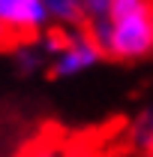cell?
<instances>
[{"instance_id": "6da1fadb", "label": "cell", "mask_w": 153, "mask_h": 157, "mask_svg": "<svg viewBox=\"0 0 153 157\" xmlns=\"http://www.w3.org/2000/svg\"><path fill=\"white\" fill-rule=\"evenodd\" d=\"M123 130L126 121H108L102 127L66 130L60 124H42L27 133L12 157H123Z\"/></svg>"}, {"instance_id": "7a4b0ae2", "label": "cell", "mask_w": 153, "mask_h": 157, "mask_svg": "<svg viewBox=\"0 0 153 157\" xmlns=\"http://www.w3.org/2000/svg\"><path fill=\"white\" fill-rule=\"evenodd\" d=\"M153 52V0L111 3V60L132 63Z\"/></svg>"}, {"instance_id": "3957f363", "label": "cell", "mask_w": 153, "mask_h": 157, "mask_svg": "<svg viewBox=\"0 0 153 157\" xmlns=\"http://www.w3.org/2000/svg\"><path fill=\"white\" fill-rule=\"evenodd\" d=\"M48 24L51 18L42 0H0V27L18 45L36 42Z\"/></svg>"}, {"instance_id": "277c9868", "label": "cell", "mask_w": 153, "mask_h": 157, "mask_svg": "<svg viewBox=\"0 0 153 157\" xmlns=\"http://www.w3.org/2000/svg\"><path fill=\"white\" fill-rule=\"evenodd\" d=\"M102 60V52L96 48L90 39L84 36V30H81V39H78L75 45L66 52V55H60L57 60H51V67H48V78H69V76H78V73H84V70H90Z\"/></svg>"}, {"instance_id": "5b68a950", "label": "cell", "mask_w": 153, "mask_h": 157, "mask_svg": "<svg viewBox=\"0 0 153 157\" xmlns=\"http://www.w3.org/2000/svg\"><path fill=\"white\" fill-rule=\"evenodd\" d=\"M150 142H153V109H144V112H138L126 124V130H123V151L126 154L129 151L144 154Z\"/></svg>"}, {"instance_id": "8992f818", "label": "cell", "mask_w": 153, "mask_h": 157, "mask_svg": "<svg viewBox=\"0 0 153 157\" xmlns=\"http://www.w3.org/2000/svg\"><path fill=\"white\" fill-rule=\"evenodd\" d=\"M12 58H15V70H18L21 76H33L39 73L42 67H51L48 63V55H45V48L39 45V42H27V45H21L18 52H12Z\"/></svg>"}, {"instance_id": "52a82bcc", "label": "cell", "mask_w": 153, "mask_h": 157, "mask_svg": "<svg viewBox=\"0 0 153 157\" xmlns=\"http://www.w3.org/2000/svg\"><path fill=\"white\" fill-rule=\"evenodd\" d=\"M111 3L114 0H81L84 21H108L111 18Z\"/></svg>"}, {"instance_id": "ba28073f", "label": "cell", "mask_w": 153, "mask_h": 157, "mask_svg": "<svg viewBox=\"0 0 153 157\" xmlns=\"http://www.w3.org/2000/svg\"><path fill=\"white\" fill-rule=\"evenodd\" d=\"M18 48H21V45H18L12 36H9L3 27H0V52H18Z\"/></svg>"}, {"instance_id": "9c48e42d", "label": "cell", "mask_w": 153, "mask_h": 157, "mask_svg": "<svg viewBox=\"0 0 153 157\" xmlns=\"http://www.w3.org/2000/svg\"><path fill=\"white\" fill-rule=\"evenodd\" d=\"M144 157H153V142L147 145V151H144Z\"/></svg>"}]
</instances>
